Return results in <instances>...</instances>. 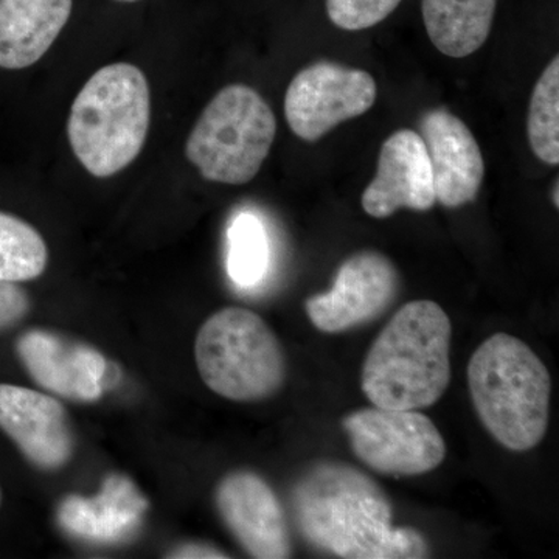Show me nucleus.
Segmentation results:
<instances>
[{
	"label": "nucleus",
	"instance_id": "f257e3e1",
	"mask_svg": "<svg viewBox=\"0 0 559 559\" xmlns=\"http://www.w3.org/2000/svg\"><path fill=\"white\" fill-rule=\"evenodd\" d=\"M293 509L304 538L334 557H429L425 536L412 527H393V511L385 492L347 463H316L294 485Z\"/></svg>",
	"mask_w": 559,
	"mask_h": 559
},
{
	"label": "nucleus",
	"instance_id": "f03ea898",
	"mask_svg": "<svg viewBox=\"0 0 559 559\" xmlns=\"http://www.w3.org/2000/svg\"><path fill=\"white\" fill-rule=\"evenodd\" d=\"M452 325L432 300H415L389 320L367 353L360 388L384 409L432 406L451 381Z\"/></svg>",
	"mask_w": 559,
	"mask_h": 559
},
{
	"label": "nucleus",
	"instance_id": "7ed1b4c3",
	"mask_svg": "<svg viewBox=\"0 0 559 559\" xmlns=\"http://www.w3.org/2000/svg\"><path fill=\"white\" fill-rule=\"evenodd\" d=\"M468 385L485 429L507 450L538 447L549 428L551 378L524 341L496 333L471 356Z\"/></svg>",
	"mask_w": 559,
	"mask_h": 559
},
{
	"label": "nucleus",
	"instance_id": "20e7f679",
	"mask_svg": "<svg viewBox=\"0 0 559 559\" xmlns=\"http://www.w3.org/2000/svg\"><path fill=\"white\" fill-rule=\"evenodd\" d=\"M151 92L145 73L130 62L105 66L73 100L70 148L95 178H110L138 159L148 138Z\"/></svg>",
	"mask_w": 559,
	"mask_h": 559
},
{
	"label": "nucleus",
	"instance_id": "39448f33",
	"mask_svg": "<svg viewBox=\"0 0 559 559\" xmlns=\"http://www.w3.org/2000/svg\"><path fill=\"white\" fill-rule=\"evenodd\" d=\"M202 381L238 403L271 399L286 380V359L274 331L257 312L223 308L210 316L194 342Z\"/></svg>",
	"mask_w": 559,
	"mask_h": 559
},
{
	"label": "nucleus",
	"instance_id": "423d86ee",
	"mask_svg": "<svg viewBox=\"0 0 559 559\" xmlns=\"http://www.w3.org/2000/svg\"><path fill=\"white\" fill-rule=\"evenodd\" d=\"M275 135L277 120L267 102L253 87L230 84L202 110L186 156L205 180L242 186L259 175Z\"/></svg>",
	"mask_w": 559,
	"mask_h": 559
},
{
	"label": "nucleus",
	"instance_id": "0eeeda50",
	"mask_svg": "<svg viewBox=\"0 0 559 559\" xmlns=\"http://www.w3.org/2000/svg\"><path fill=\"white\" fill-rule=\"evenodd\" d=\"M342 426L356 457L385 476H421L447 457L440 430L418 411L367 407L348 414Z\"/></svg>",
	"mask_w": 559,
	"mask_h": 559
},
{
	"label": "nucleus",
	"instance_id": "6e6552de",
	"mask_svg": "<svg viewBox=\"0 0 559 559\" xmlns=\"http://www.w3.org/2000/svg\"><path fill=\"white\" fill-rule=\"evenodd\" d=\"M377 97V81L366 70L320 61L290 81L285 117L297 138L316 142L337 124L373 108Z\"/></svg>",
	"mask_w": 559,
	"mask_h": 559
},
{
	"label": "nucleus",
	"instance_id": "1a4fd4ad",
	"mask_svg": "<svg viewBox=\"0 0 559 559\" xmlns=\"http://www.w3.org/2000/svg\"><path fill=\"white\" fill-rule=\"evenodd\" d=\"M400 289L395 264L374 250L353 253L337 271L333 288L305 301L312 325L322 333H342L382 314Z\"/></svg>",
	"mask_w": 559,
	"mask_h": 559
},
{
	"label": "nucleus",
	"instance_id": "9d476101",
	"mask_svg": "<svg viewBox=\"0 0 559 559\" xmlns=\"http://www.w3.org/2000/svg\"><path fill=\"white\" fill-rule=\"evenodd\" d=\"M216 509L238 544L250 557L289 558L290 536L285 510L274 489L252 471H234L219 481Z\"/></svg>",
	"mask_w": 559,
	"mask_h": 559
},
{
	"label": "nucleus",
	"instance_id": "9b49d317",
	"mask_svg": "<svg viewBox=\"0 0 559 559\" xmlns=\"http://www.w3.org/2000/svg\"><path fill=\"white\" fill-rule=\"evenodd\" d=\"M16 352L32 380L47 392L80 403L100 399L108 362L90 345L32 330L17 340Z\"/></svg>",
	"mask_w": 559,
	"mask_h": 559
},
{
	"label": "nucleus",
	"instance_id": "f8f14e48",
	"mask_svg": "<svg viewBox=\"0 0 559 559\" xmlns=\"http://www.w3.org/2000/svg\"><path fill=\"white\" fill-rule=\"evenodd\" d=\"M0 429L38 469H61L72 459L75 441L68 411L47 393L0 384Z\"/></svg>",
	"mask_w": 559,
	"mask_h": 559
},
{
	"label": "nucleus",
	"instance_id": "ddd939ff",
	"mask_svg": "<svg viewBox=\"0 0 559 559\" xmlns=\"http://www.w3.org/2000/svg\"><path fill=\"white\" fill-rule=\"evenodd\" d=\"M362 209L384 219L396 210L428 212L437 204L428 150L421 135L400 130L382 143L374 179L362 193Z\"/></svg>",
	"mask_w": 559,
	"mask_h": 559
},
{
	"label": "nucleus",
	"instance_id": "4468645a",
	"mask_svg": "<svg viewBox=\"0 0 559 559\" xmlns=\"http://www.w3.org/2000/svg\"><path fill=\"white\" fill-rule=\"evenodd\" d=\"M419 130L428 150L437 202L459 209L476 200L485 164L469 128L450 110L440 108L425 114Z\"/></svg>",
	"mask_w": 559,
	"mask_h": 559
},
{
	"label": "nucleus",
	"instance_id": "2eb2a0df",
	"mask_svg": "<svg viewBox=\"0 0 559 559\" xmlns=\"http://www.w3.org/2000/svg\"><path fill=\"white\" fill-rule=\"evenodd\" d=\"M73 0H0V69L36 64L68 24Z\"/></svg>",
	"mask_w": 559,
	"mask_h": 559
},
{
	"label": "nucleus",
	"instance_id": "dca6fc26",
	"mask_svg": "<svg viewBox=\"0 0 559 559\" xmlns=\"http://www.w3.org/2000/svg\"><path fill=\"white\" fill-rule=\"evenodd\" d=\"M498 0H421L423 21L440 53L465 58L491 33Z\"/></svg>",
	"mask_w": 559,
	"mask_h": 559
},
{
	"label": "nucleus",
	"instance_id": "f3484780",
	"mask_svg": "<svg viewBox=\"0 0 559 559\" xmlns=\"http://www.w3.org/2000/svg\"><path fill=\"white\" fill-rule=\"evenodd\" d=\"M145 502L135 495L130 481L112 477L97 499L72 496L61 507L60 520L69 532L83 538L112 540L138 524Z\"/></svg>",
	"mask_w": 559,
	"mask_h": 559
},
{
	"label": "nucleus",
	"instance_id": "a211bd4d",
	"mask_svg": "<svg viewBox=\"0 0 559 559\" xmlns=\"http://www.w3.org/2000/svg\"><path fill=\"white\" fill-rule=\"evenodd\" d=\"M49 263L46 241L32 224L0 212V280L28 282L40 277Z\"/></svg>",
	"mask_w": 559,
	"mask_h": 559
},
{
	"label": "nucleus",
	"instance_id": "6ab92c4d",
	"mask_svg": "<svg viewBox=\"0 0 559 559\" xmlns=\"http://www.w3.org/2000/svg\"><path fill=\"white\" fill-rule=\"evenodd\" d=\"M528 142L533 153L547 165L559 164V57L536 81L530 100Z\"/></svg>",
	"mask_w": 559,
	"mask_h": 559
},
{
	"label": "nucleus",
	"instance_id": "aec40b11",
	"mask_svg": "<svg viewBox=\"0 0 559 559\" xmlns=\"http://www.w3.org/2000/svg\"><path fill=\"white\" fill-rule=\"evenodd\" d=\"M270 263V245L263 224L252 213H241L229 229L227 270L237 285L250 288L261 282Z\"/></svg>",
	"mask_w": 559,
	"mask_h": 559
},
{
	"label": "nucleus",
	"instance_id": "412c9836",
	"mask_svg": "<svg viewBox=\"0 0 559 559\" xmlns=\"http://www.w3.org/2000/svg\"><path fill=\"white\" fill-rule=\"evenodd\" d=\"M403 0H325L326 14L336 27L367 31L388 20Z\"/></svg>",
	"mask_w": 559,
	"mask_h": 559
},
{
	"label": "nucleus",
	"instance_id": "4be33fe9",
	"mask_svg": "<svg viewBox=\"0 0 559 559\" xmlns=\"http://www.w3.org/2000/svg\"><path fill=\"white\" fill-rule=\"evenodd\" d=\"M31 311L27 290L14 282L0 280V331L20 323Z\"/></svg>",
	"mask_w": 559,
	"mask_h": 559
},
{
	"label": "nucleus",
	"instance_id": "5701e85b",
	"mask_svg": "<svg viewBox=\"0 0 559 559\" xmlns=\"http://www.w3.org/2000/svg\"><path fill=\"white\" fill-rule=\"evenodd\" d=\"M170 558H227L223 551L213 549V547L201 546V544H187V546L179 547L168 555Z\"/></svg>",
	"mask_w": 559,
	"mask_h": 559
},
{
	"label": "nucleus",
	"instance_id": "b1692460",
	"mask_svg": "<svg viewBox=\"0 0 559 559\" xmlns=\"http://www.w3.org/2000/svg\"><path fill=\"white\" fill-rule=\"evenodd\" d=\"M558 180L555 182V189L551 191V200H554L555 207L558 209L559 200H558Z\"/></svg>",
	"mask_w": 559,
	"mask_h": 559
},
{
	"label": "nucleus",
	"instance_id": "393cba45",
	"mask_svg": "<svg viewBox=\"0 0 559 559\" xmlns=\"http://www.w3.org/2000/svg\"><path fill=\"white\" fill-rule=\"evenodd\" d=\"M119 2H135V0H119Z\"/></svg>",
	"mask_w": 559,
	"mask_h": 559
},
{
	"label": "nucleus",
	"instance_id": "a878e982",
	"mask_svg": "<svg viewBox=\"0 0 559 559\" xmlns=\"http://www.w3.org/2000/svg\"><path fill=\"white\" fill-rule=\"evenodd\" d=\"M0 503H2V489H0Z\"/></svg>",
	"mask_w": 559,
	"mask_h": 559
}]
</instances>
